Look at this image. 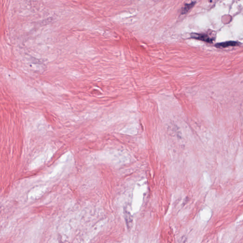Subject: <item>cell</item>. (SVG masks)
Segmentation results:
<instances>
[{
    "label": "cell",
    "mask_w": 243,
    "mask_h": 243,
    "mask_svg": "<svg viewBox=\"0 0 243 243\" xmlns=\"http://www.w3.org/2000/svg\"><path fill=\"white\" fill-rule=\"evenodd\" d=\"M196 3V1H192L189 3H186L181 9V14H185L187 13L195 5Z\"/></svg>",
    "instance_id": "8992f818"
},
{
    "label": "cell",
    "mask_w": 243,
    "mask_h": 243,
    "mask_svg": "<svg viewBox=\"0 0 243 243\" xmlns=\"http://www.w3.org/2000/svg\"><path fill=\"white\" fill-rule=\"evenodd\" d=\"M89 160L92 163L104 162L115 165H120L126 162L127 156L124 151L108 150L93 155L90 157Z\"/></svg>",
    "instance_id": "6da1fadb"
},
{
    "label": "cell",
    "mask_w": 243,
    "mask_h": 243,
    "mask_svg": "<svg viewBox=\"0 0 243 243\" xmlns=\"http://www.w3.org/2000/svg\"><path fill=\"white\" fill-rule=\"evenodd\" d=\"M48 152L44 153L41 155L39 157L37 158L33 163H31L30 166V169L31 170L36 169L41 165L43 164L44 162L46 160L47 158L48 157Z\"/></svg>",
    "instance_id": "7a4b0ae2"
},
{
    "label": "cell",
    "mask_w": 243,
    "mask_h": 243,
    "mask_svg": "<svg viewBox=\"0 0 243 243\" xmlns=\"http://www.w3.org/2000/svg\"><path fill=\"white\" fill-rule=\"evenodd\" d=\"M240 44V43L238 41H228L218 43L216 44L215 46L218 48H226L228 47L238 46Z\"/></svg>",
    "instance_id": "277c9868"
},
{
    "label": "cell",
    "mask_w": 243,
    "mask_h": 243,
    "mask_svg": "<svg viewBox=\"0 0 243 243\" xmlns=\"http://www.w3.org/2000/svg\"><path fill=\"white\" fill-rule=\"evenodd\" d=\"M64 165V164L63 163L58 165V166H57L54 169V170L52 171L51 173L48 176V178L49 179V178H53L54 177H56L57 175H58V174H60L62 170V169L63 168Z\"/></svg>",
    "instance_id": "5b68a950"
},
{
    "label": "cell",
    "mask_w": 243,
    "mask_h": 243,
    "mask_svg": "<svg viewBox=\"0 0 243 243\" xmlns=\"http://www.w3.org/2000/svg\"><path fill=\"white\" fill-rule=\"evenodd\" d=\"M191 38L209 43H212L213 42V39L209 36L208 34L205 33H195L193 34Z\"/></svg>",
    "instance_id": "3957f363"
}]
</instances>
